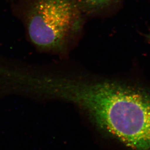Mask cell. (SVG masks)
<instances>
[{"label": "cell", "mask_w": 150, "mask_h": 150, "mask_svg": "<svg viewBox=\"0 0 150 150\" xmlns=\"http://www.w3.org/2000/svg\"><path fill=\"white\" fill-rule=\"evenodd\" d=\"M90 113L131 150H150V91L114 81L94 100Z\"/></svg>", "instance_id": "obj_1"}, {"label": "cell", "mask_w": 150, "mask_h": 150, "mask_svg": "<svg viewBox=\"0 0 150 150\" xmlns=\"http://www.w3.org/2000/svg\"><path fill=\"white\" fill-rule=\"evenodd\" d=\"M25 1L29 36L40 48L62 49L80 29L82 11L76 0Z\"/></svg>", "instance_id": "obj_2"}, {"label": "cell", "mask_w": 150, "mask_h": 150, "mask_svg": "<svg viewBox=\"0 0 150 150\" xmlns=\"http://www.w3.org/2000/svg\"><path fill=\"white\" fill-rule=\"evenodd\" d=\"M82 11L97 13L105 10L117 0H76Z\"/></svg>", "instance_id": "obj_3"}, {"label": "cell", "mask_w": 150, "mask_h": 150, "mask_svg": "<svg viewBox=\"0 0 150 150\" xmlns=\"http://www.w3.org/2000/svg\"></svg>", "instance_id": "obj_4"}]
</instances>
